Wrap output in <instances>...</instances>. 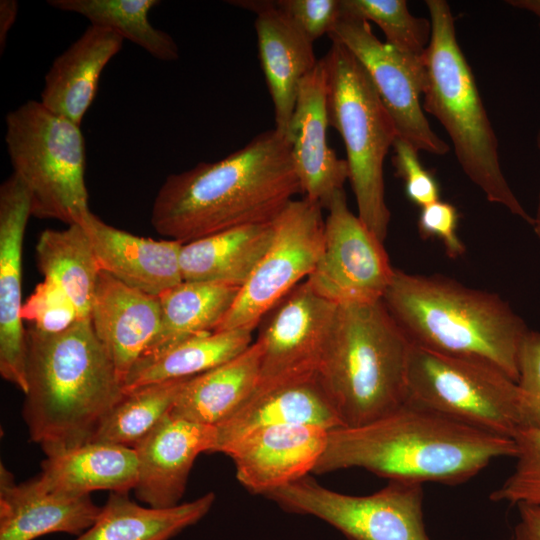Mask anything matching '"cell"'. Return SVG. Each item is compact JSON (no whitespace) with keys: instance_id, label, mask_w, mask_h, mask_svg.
Masks as SVG:
<instances>
[{"instance_id":"6da1fadb","label":"cell","mask_w":540,"mask_h":540,"mask_svg":"<svg viewBox=\"0 0 540 540\" xmlns=\"http://www.w3.org/2000/svg\"><path fill=\"white\" fill-rule=\"evenodd\" d=\"M299 193L288 139L274 128L221 160L170 174L155 196L151 224L165 239L186 244L272 222Z\"/></svg>"},{"instance_id":"7a4b0ae2","label":"cell","mask_w":540,"mask_h":540,"mask_svg":"<svg viewBox=\"0 0 540 540\" xmlns=\"http://www.w3.org/2000/svg\"><path fill=\"white\" fill-rule=\"evenodd\" d=\"M515 454L513 439L405 403L370 423L329 430L313 472L361 468L388 481L458 485Z\"/></svg>"},{"instance_id":"3957f363","label":"cell","mask_w":540,"mask_h":540,"mask_svg":"<svg viewBox=\"0 0 540 540\" xmlns=\"http://www.w3.org/2000/svg\"><path fill=\"white\" fill-rule=\"evenodd\" d=\"M22 416L46 456L90 442L124 394L123 382L89 318L57 333L26 328Z\"/></svg>"},{"instance_id":"277c9868","label":"cell","mask_w":540,"mask_h":540,"mask_svg":"<svg viewBox=\"0 0 540 540\" xmlns=\"http://www.w3.org/2000/svg\"><path fill=\"white\" fill-rule=\"evenodd\" d=\"M382 301L413 346L487 363L518 382L530 329L498 295L395 269Z\"/></svg>"},{"instance_id":"5b68a950","label":"cell","mask_w":540,"mask_h":540,"mask_svg":"<svg viewBox=\"0 0 540 540\" xmlns=\"http://www.w3.org/2000/svg\"><path fill=\"white\" fill-rule=\"evenodd\" d=\"M411 347L382 299L337 305L316 377L343 427L405 404Z\"/></svg>"},{"instance_id":"8992f818","label":"cell","mask_w":540,"mask_h":540,"mask_svg":"<svg viewBox=\"0 0 540 540\" xmlns=\"http://www.w3.org/2000/svg\"><path fill=\"white\" fill-rule=\"evenodd\" d=\"M425 4L431 36L422 55L426 73L423 110L444 127L463 172L487 200L532 225L533 217L523 208L501 169L498 140L459 46L450 6L444 0H426Z\"/></svg>"},{"instance_id":"52a82bcc","label":"cell","mask_w":540,"mask_h":540,"mask_svg":"<svg viewBox=\"0 0 540 540\" xmlns=\"http://www.w3.org/2000/svg\"><path fill=\"white\" fill-rule=\"evenodd\" d=\"M405 403L509 439L540 427V401L501 370L413 345Z\"/></svg>"},{"instance_id":"ba28073f","label":"cell","mask_w":540,"mask_h":540,"mask_svg":"<svg viewBox=\"0 0 540 540\" xmlns=\"http://www.w3.org/2000/svg\"><path fill=\"white\" fill-rule=\"evenodd\" d=\"M327 72L329 125L340 134L358 217L384 242L390 222L384 160L398 132L364 67L342 44L322 58Z\"/></svg>"},{"instance_id":"9c48e42d","label":"cell","mask_w":540,"mask_h":540,"mask_svg":"<svg viewBox=\"0 0 540 540\" xmlns=\"http://www.w3.org/2000/svg\"><path fill=\"white\" fill-rule=\"evenodd\" d=\"M5 143L25 184L31 215L68 225L91 212L85 183V140L80 126L29 100L5 117Z\"/></svg>"},{"instance_id":"30bf717a","label":"cell","mask_w":540,"mask_h":540,"mask_svg":"<svg viewBox=\"0 0 540 540\" xmlns=\"http://www.w3.org/2000/svg\"><path fill=\"white\" fill-rule=\"evenodd\" d=\"M286 512L316 517L348 540H430L423 484L389 480L369 495L331 490L307 475L265 495Z\"/></svg>"},{"instance_id":"8fae6325","label":"cell","mask_w":540,"mask_h":540,"mask_svg":"<svg viewBox=\"0 0 540 540\" xmlns=\"http://www.w3.org/2000/svg\"><path fill=\"white\" fill-rule=\"evenodd\" d=\"M323 207L306 197L293 199L274 219V236L236 300L215 331H253L263 317L307 279L321 255Z\"/></svg>"},{"instance_id":"7c38bea8","label":"cell","mask_w":540,"mask_h":540,"mask_svg":"<svg viewBox=\"0 0 540 540\" xmlns=\"http://www.w3.org/2000/svg\"><path fill=\"white\" fill-rule=\"evenodd\" d=\"M328 37L345 46L364 67L399 137L418 152L443 156L450 151L431 128L420 101L426 85L422 56L406 54L381 42L368 21L342 12Z\"/></svg>"},{"instance_id":"4fadbf2b","label":"cell","mask_w":540,"mask_h":540,"mask_svg":"<svg viewBox=\"0 0 540 540\" xmlns=\"http://www.w3.org/2000/svg\"><path fill=\"white\" fill-rule=\"evenodd\" d=\"M327 210L321 255L306 281L336 305L381 300L395 270L383 242L351 212L344 190Z\"/></svg>"},{"instance_id":"5bb4252c","label":"cell","mask_w":540,"mask_h":540,"mask_svg":"<svg viewBox=\"0 0 540 540\" xmlns=\"http://www.w3.org/2000/svg\"><path fill=\"white\" fill-rule=\"evenodd\" d=\"M336 310L337 305L319 296L306 280L280 300L258 325L257 388L315 376Z\"/></svg>"},{"instance_id":"9a60e30c","label":"cell","mask_w":540,"mask_h":540,"mask_svg":"<svg viewBox=\"0 0 540 540\" xmlns=\"http://www.w3.org/2000/svg\"><path fill=\"white\" fill-rule=\"evenodd\" d=\"M30 216L29 192L12 173L0 187V374L24 394L27 343L22 319V248Z\"/></svg>"},{"instance_id":"2e32d148","label":"cell","mask_w":540,"mask_h":540,"mask_svg":"<svg viewBox=\"0 0 540 540\" xmlns=\"http://www.w3.org/2000/svg\"><path fill=\"white\" fill-rule=\"evenodd\" d=\"M328 126L327 72L320 59L300 83L285 136L302 194L323 209L344 190L349 177L346 160L340 159L328 144Z\"/></svg>"},{"instance_id":"e0dca14e","label":"cell","mask_w":540,"mask_h":540,"mask_svg":"<svg viewBox=\"0 0 540 540\" xmlns=\"http://www.w3.org/2000/svg\"><path fill=\"white\" fill-rule=\"evenodd\" d=\"M328 430L277 425L251 431L223 445L236 478L252 494L267 493L309 475L324 452Z\"/></svg>"},{"instance_id":"ac0fdd59","label":"cell","mask_w":540,"mask_h":540,"mask_svg":"<svg viewBox=\"0 0 540 540\" xmlns=\"http://www.w3.org/2000/svg\"><path fill=\"white\" fill-rule=\"evenodd\" d=\"M215 444L216 427L166 415L134 448L136 498L152 508L180 504L195 459Z\"/></svg>"},{"instance_id":"d6986e66","label":"cell","mask_w":540,"mask_h":540,"mask_svg":"<svg viewBox=\"0 0 540 540\" xmlns=\"http://www.w3.org/2000/svg\"><path fill=\"white\" fill-rule=\"evenodd\" d=\"M256 13L259 59L274 105L275 129L286 134L301 81L318 60L313 42L281 11L275 1H230Z\"/></svg>"},{"instance_id":"ffe728a7","label":"cell","mask_w":540,"mask_h":540,"mask_svg":"<svg viewBox=\"0 0 540 540\" xmlns=\"http://www.w3.org/2000/svg\"><path fill=\"white\" fill-rule=\"evenodd\" d=\"M102 507L90 495L50 491L36 478L17 484L0 465V540H34L51 533L80 536Z\"/></svg>"},{"instance_id":"44dd1931","label":"cell","mask_w":540,"mask_h":540,"mask_svg":"<svg viewBox=\"0 0 540 540\" xmlns=\"http://www.w3.org/2000/svg\"><path fill=\"white\" fill-rule=\"evenodd\" d=\"M89 319L124 386L128 373L158 332L159 296L132 288L101 271Z\"/></svg>"},{"instance_id":"7402d4cb","label":"cell","mask_w":540,"mask_h":540,"mask_svg":"<svg viewBox=\"0 0 540 540\" xmlns=\"http://www.w3.org/2000/svg\"><path fill=\"white\" fill-rule=\"evenodd\" d=\"M102 271L154 296L183 282L182 243L141 237L115 228L90 212L81 224Z\"/></svg>"},{"instance_id":"603a6c76","label":"cell","mask_w":540,"mask_h":540,"mask_svg":"<svg viewBox=\"0 0 540 540\" xmlns=\"http://www.w3.org/2000/svg\"><path fill=\"white\" fill-rule=\"evenodd\" d=\"M277 425H314L328 431L343 427L315 375L257 388L232 416L216 426L212 453L244 434Z\"/></svg>"},{"instance_id":"cb8c5ba5","label":"cell","mask_w":540,"mask_h":540,"mask_svg":"<svg viewBox=\"0 0 540 540\" xmlns=\"http://www.w3.org/2000/svg\"><path fill=\"white\" fill-rule=\"evenodd\" d=\"M116 33L90 25L45 75L40 102L78 126L94 101L105 66L121 50Z\"/></svg>"},{"instance_id":"d4e9b609","label":"cell","mask_w":540,"mask_h":540,"mask_svg":"<svg viewBox=\"0 0 540 540\" xmlns=\"http://www.w3.org/2000/svg\"><path fill=\"white\" fill-rule=\"evenodd\" d=\"M38 478L46 489L71 495H90L96 490L129 493L138 479L136 451L88 442L46 456Z\"/></svg>"},{"instance_id":"484cf974","label":"cell","mask_w":540,"mask_h":540,"mask_svg":"<svg viewBox=\"0 0 540 540\" xmlns=\"http://www.w3.org/2000/svg\"><path fill=\"white\" fill-rule=\"evenodd\" d=\"M273 221L224 230L183 244V281L241 288L271 245Z\"/></svg>"},{"instance_id":"4316f807","label":"cell","mask_w":540,"mask_h":540,"mask_svg":"<svg viewBox=\"0 0 540 540\" xmlns=\"http://www.w3.org/2000/svg\"><path fill=\"white\" fill-rule=\"evenodd\" d=\"M260 363L261 346L255 340L236 358L188 379L170 414L194 423L218 426L256 390Z\"/></svg>"},{"instance_id":"83f0119b","label":"cell","mask_w":540,"mask_h":540,"mask_svg":"<svg viewBox=\"0 0 540 540\" xmlns=\"http://www.w3.org/2000/svg\"><path fill=\"white\" fill-rule=\"evenodd\" d=\"M208 492L170 508L144 507L128 493L110 492L95 523L75 540H170L204 518L215 502Z\"/></svg>"},{"instance_id":"f1b7e54d","label":"cell","mask_w":540,"mask_h":540,"mask_svg":"<svg viewBox=\"0 0 540 540\" xmlns=\"http://www.w3.org/2000/svg\"><path fill=\"white\" fill-rule=\"evenodd\" d=\"M239 290L220 283L183 281L162 293L158 332L140 358L156 355L194 335L215 331Z\"/></svg>"},{"instance_id":"f546056e","label":"cell","mask_w":540,"mask_h":540,"mask_svg":"<svg viewBox=\"0 0 540 540\" xmlns=\"http://www.w3.org/2000/svg\"><path fill=\"white\" fill-rule=\"evenodd\" d=\"M252 332L236 328L201 333L156 355L140 358L124 381V391L194 377L220 366L242 354L253 343Z\"/></svg>"},{"instance_id":"4dcf8cb0","label":"cell","mask_w":540,"mask_h":540,"mask_svg":"<svg viewBox=\"0 0 540 540\" xmlns=\"http://www.w3.org/2000/svg\"><path fill=\"white\" fill-rule=\"evenodd\" d=\"M35 259L44 280L66 293L80 319L89 318L102 270L83 226L73 224L63 230L42 231L36 242Z\"/></svg>"},{"instance_id":"1f68e13d","label":"cell","mask_w":540,"mask_h":540,"mask_svg":"<svg viewBox=\"0 0 540 540\" xmlns=\"http://www.w3.org/2000/svg\"><path fill=\"white\" fill-rule=\"evenodd\" d=\"M48 3L59 10L85 17L90 25L116 33L158 60L179 58L174 39L150 23L149 13L160 3L157 0H50Z\"/></svg>"},{"instance_id":"d6a6232c","label":"cell","mask_w":540,"mask_h":540,"mask_svg":"<svg viewBox=\"0 0 540 540\" xmlns=\"http://www.w3.org/2000/svg\"><path fill=\"white\" fill-rule=\"evenodd\" d=\"M190 378L152 383L124 391L121 399L103 418L90 442L134 449L170 413Z\"/></svg>"},{"instance_id":"836d02e7","label":"cell","mask_w":540,"mask_h":540,"mask_svg":"<svg viewBox=\"0 0 540 540\" xmlns=\"http://www.w3.org/2000/svg\"><path fill=\"white\" fill-rule=\"evenodd\" d=\"M341 12L374 22L386 43L406 54L421 57L429 44L430 20L412 15L405 0H341Z\"/></svg>"},{"instance_id":"e575fe53","label":"cell","mask_w":540,"mask_h":540,"mask_svg":"<svg viewBox=\"0 0 540 540\" xmlns=\"http://www.w3.org/2000/svg\"><path fill=\"white\" fill-rule=\"evenodd\" d=\"M515 467L506 480L489 495L493 502L540 506V427L519 433Z\"/></svg>"},{"instance_id":"d590c367","label":"cell","mask_w":540,"mask_h":540,"mask_svg":"<svg viewBox=\"0 0 540 540\" xmlns=\"http://www.w3.org/2000/svg\"><path fill=\"white\" fill-rule=\"evenodd\" d=\"M22 319L38 331L57 333L80 318L66 293L55 283L43 279L23 303Z\"/></svg>"},{"instance_id":"8d00e7d4","label":"cell","mask_w":540,"mask_h":540,"mask_svg":"<svg viewBox=\"0 0 540 540\" xmlns=\"http://www.w3.org/2000/svg\"><path fill=\"white\" fill-rule=\"evenodd\" d=\"M392 148L395 173L402 179L408 199L420 207L440 200L438 181L421 164L418 151L399 136L395 139Z\"/></svg>"},{"instance_id":"74e56055","label":"cell","mask_w":540,"mask_h":540,"mask_svg":"<svg viewBox=\"0 0 540 540\" xmlns=\"http://www.w3.org/2000/svg\"><path fill=\"white\" fill-rule=\"evenodd\" d=\"M275 4L312 42L328 35L341 16V0H278Z\"/></svg>"},{"instance_id":"f35d334b","label":"cell","mask_w":540,"mask_h":540,"mask_svg":"<svg viewBox=\"0 0 540 540\" xmlns=\"http://www.w3.org/2000/svg\"><path fill=\"white\" fill-rule=\"evenodd\" d=\"M458 212L455 206L445 201H435L421 207L418 230L422 238L439 239L450 258L464 254L465 247L457 234Z\"/></svg>"},{"instance_id":"ab89813d","label":"cell","mask_w":540,"mask_h":540,"mask_svg":"<svg viewBox=\"0 0 540 540\" xmlns=\"http://www.w3.org/2000/svg\"><path fill=\"white\" fill-rule=\"evenodd\" d=\"M518 383L540 401V332L529 330L518 358Z\"/></svg>"},{"instance_id":"60d3db41","label":"cell","mask_w":540,"mask_h":540,"mask_svg":"<svg viewBox=\"0 0 540 540\" xmlns=\"http://www.w3.org/2000/svg\"><path fill=\"white\" fill-rule=\"evenodd\" d=\"M519 518L512 540H540V506L517 505Z\"/></svg>"},{"instance_id":"b9f144b4","label":"cell","mask_w":540,"mask_h":540,"mask_svg":"<svg viewBox=\"0 0 540 540\" xmlns=\"http://www.w3.org/2000/svg\"><path fill=\"white\" fill-rule=\"evenodd\" d=\"M18 2L15 0H1L0 1V50L3 52V48L6 45L8 33L13 27L17 14H18Z\"/></svg>"},{"instance_id":"7bdbcfd3","label":"cell","mask_w":540,"mask_h":540,"mask_svg":"<svg viewBox=\"0 0 540 540\" xmlns=\"http://www.w3.org/2000/svg\"><path fill=\"white\" fill-rule=\"evenodd\" d=\"M506 3L534 14L538 18L540 25V0H508Z\"/></svg>"},{"instance_id":"ee69618b","label":"cell","mask_w":540,"mask_h":540,"mask_svg":"<svg viewBox=\"0 0 540 540\" xmlns=\"http://www.w3.org/2000/svg\"><path fill=\"white\" fill-rule=\"evenodd\" d=\"M536 144H537V147H538V149L540 151V130L538 131L537 136H536ZM532 226L534 228V231H535L537 237L540 240V192H539V197H538L537 210H536L535 217L533 218Z\"/></svg>"}]
</instances>
